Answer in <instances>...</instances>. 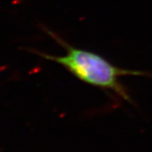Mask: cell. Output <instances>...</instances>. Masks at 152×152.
Listing matches in <instances>:
<instances>
[{
    "mask_svg": "<svg viewBox=\"0 0 152 152\" xmlns=\"http://www.w3.org/2000/svg\"><path fill=\"white\" fill-rule=\"evenodd\" d=\"M42 28L51 37L65 49L66 54L56 56L38 51H33V53L62 65L75 78L86 84L103 91L116 93L124 101L133 103L127 89L120 81L121 77L129 75L152 77L151 73L127 69L114 65L102 56L88 50L73 47L52 31Z\"/></svg>",
    "mask_w": 152,
    "mask_h": 152,
    "instance_id": "obj_1",
    "label": "cell"
}]
</instances>
